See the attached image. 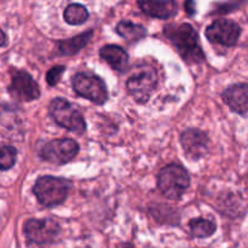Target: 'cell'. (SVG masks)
Wrapping results in <instances>:
<instances>
[{
  "label": "cell",
  "mask_w": 248,
  "mask_h": 248,
  "mask_svg": "<svg viewBox=\"0 0 248 248\" xmlns=\"http://www.w3.org/2000/svg\"><path fill=\"white\" fill-rule=\"evenodd\" d=\"M101 57L118 72H125L128 67V55L123 47L118 45L103 46L99 51Z\"/></svg>",
  "instance_id": "4fadbf2b"
},
{
  "label": "cell",
  "mask_w": 248,
  "mask_h": 248,
  "mask_svg": "<svg viewBox=\"0 0 248 248\" xmlns=\"http://www.w3.org/2000/svg\"><path fill=\"white\" fill-rule=\"evenodd\" d=\"M92 36V31H87V33H82L80 35L74 36L72 39H68V40L60 41L57 44L58 51H60L61 55L64 56H73L75 53L79 52L81 48H84L87 45V43L90 41Z\"/></svg>",
  "instance_id": "9a60e30c"
},
{
  "label": "cell",
  "mask_w": 248,
  "mask_h": 248,
  "mask_svg": "<svg viewBox=\"0 0 248 248\" xmlns=\"http://www.w3.org/2000/svg\"><path fill=\"white\" fill-rule=\"evenodd\" d=\"M189 225H190L191 235L194 237H199V239H205V237L211 236L217 229L216 223L208 219H203V218L193 219Z\"/></svg>",
  "instance_id": "e0dca14e"
},
{
  "label": "cell",
  "mask_w": 248,
  "mask_h": 248,
  "mask_svg": "<svg viewBox=\"0 0 248 248\" xmlns=\"http://www.w3.org/2000/svg\"><path fill=\"white\" fill-rule=\"evenodd\" d=\"M157 85V73L152 65L143 64L131 73L126 87L138 103H147Z\"/></svg>",
  "instance_id": "3957f363"
},
{
  "label": "cell",
  "mask_w": 248,
  "mask_h": 248,
  "mask_svg": "<svg viewBox=\"0 0 248 248\" xmlns=\"http://www.w3.org/2000/svg\"><path fill=\"white\" fill-rule=\"evenodd\" d=\"M65 68L63 65H56V67H52L46 74V81L50 86H55L60 82L61 78H62L63 73H64Z\"/></svg>",
  "instance_id": "ffe728a7"
},
{
  "label": "cell",
  "mask_w": 248,
  "mask_h": 248,
  "mask_svg": "<svg viewBox=\"0 0 248 248\" xmlns=\"http://www.w3.org/2000/svg\"><path fill=\"white\" fill-rule=\"evenodd\" d=\"M9 91L16 99L22 102H31L38 99L40 89L35 80L23 70H15L12 73Z\"/></svg>",
  "instance_id": "30bf717a"
},
{
  "label": "cell",
  "mask_w": 248,
  "mask_h": 248,
  "mask_svg": "<svg viewBox=\"0 0 248 248\" xmlns=\"http://www.w3.org/2000/svg\"><path fill=\"white\" fill-rule=\"evenodd\" d=\"M6 34L2 31V29L0 28V47H2V46L6 45Z\"/></svg>",
  "instance_id": "7402d4cb"
},
{
  "label": "cell",
  "mask_w": 248,
  "mask_h": 248,
  "mask_svg": "<svg viewBox=\"0 0 248 248\" xmlns=\"http://www.w3.org/2000/svg\"><path fill=\"white\" fill-rule=\"evenodd\" d=\"M119 248H135V247H133L132 246V245H123V246H121V247H119Z\"/></svg>",
  "instance_id": "603a6c76"
},
{
  "label": "cell",
  "mask_w": 248,
  "mask_h": 248,
  "mask_svg": "<svg viewBox=\"0 0 248 248\" xmlns=\"http://www.w3.org/2000/svg\"><path fill=\"white\" fill-rule=\"evenodd\" d=\"M186 12H188L189 15L195 14V4H194L193 1L186 2Z\"/></svg>",
  "instance_id": "44dd1931"
},
{
  "label": "cell",
  "mask_w": 248,
  "mask_h": 248,
  "mask_svg": "<svg viewBox=\"0 0 248 248\" xmlns=\"http://www.w3.org/2000/svg\"><path fill=\"white\" fill-rule=\"evenodd\" d=\"M17 150L11 145L0 144V170L6 171L11 169L16 162Z\"/></svg>",
  "instance_id": "d6986e66"
},
{
  "label": "cell",
  "mask_w": 248,
  "mask_h": 248,
  "mask_svg": "<svg viewBox=\"0 0 248 248\" xmlns=\"http://www.w3.org/2000/svg\"><path fill=\"white\" fill-rule=\"evenodd\" d=\"M73 87L79 96L96 104H103L108 99V91L103 80L87 73H78L73 78Z\"/></svg>",
  "instance_id": "8992f818"
},
{
  "label": "cell",
  "mask_w": 248,
  "mask_h": 248,
  "mask_svg": "<svg viewBox=\"0 0 248 248\" xmlns=\"http://www.w3.org/2000/svg\"><path fill=\"white\" fill-rule=\"evenodd\" d=\"M190 184V178L184 167L171 164L160 171L157 186L161 193L170 200H178L182 198Z\"/></svg>",
  "instance_id": "277c9868"
},
{
  "label": "cell",
  "mask_w": 248,
  "mask_h": 248,
  "mask_svg": "<svg viewBox=\"0 0 248 248\" xmlns=\"http://www.w3.org/2000/svg\"><path fill=\"white\" fill-rule=\"evenodd\" d=\"M240 29L239 24L232 19H216L206 29V36L213 44L223 46H234L239 40Z\"/></svg>",
  "instance_id": "9c48e42d"
},
{
  "label": "cell",
  "mask_w": 248,
  "mask_h": 248,
  "mask_svg": "<svg viewBox=\"0 0 248 248\" xmlns=\"http://www.w3.org/2000/svg\"><path fill=\"white\" fill-rule=\"evenodd\" d=\"M79 153V144L70 138L53 140L41 149V157L55 165H63L72 161Z\"/></svg>",
  "instance_id": "ba28073f"
},
{
  "label": "cell",
  "mask_w": 248,
  "mask_h": 248,
  "mask_svg": "<svg viewBox=\"0 0 248 248\" xmlns=\"http://www.w3.org/2000/svg\"><path fill=\"white\" fill-rule=\"evenodd\" d=\"M223 101L235 113L248 114V84L232 85L223 93Z\"/></svg>",
  "instance_id": "7c38bea8"
},
{
  "label": "cell",
  "mask_w": 248,
  "mask_h": 248,
  "mask_svg": "<svg viewBox=\"0 0 248 248\" xmlns=\"http://www.w3.org/2000/svg\"><path fill=\"white\" fill-rule=\"evenodd\" d=\"M89 18V11L85 6L80 4H70L64 10V19L69 24L78 26L82 24Z\"/></svg>",
  "instance_id": "ac0fdd59"
},
{
  "label": "cell",
  "mask_w": 248,
  "mask_h": 248,
  "mask_svg": "<svg viewBox=\"0 0 248 248\" xmlns=\"http://www.w3.org/2000/svg\"><path fill=\"white\" fill-rule=\"evenodd\" d=\"M181 142L186 154L191 159L203 156L208 147V138L206 133L196 128H190L182 133Z\"/></svg>",
  "instance_id": "8fae6325"
},
{
  "label": "cell",
  "mask_w": 248,
  "mask_h": 248,
  "mask_svg": "<svg viewBox=\"0 0 248 248\" xmlns=\"http://www.w3.org/2000/svg\"><path fill=\"white\" fill-rule=\"evenodd\" d=\"M144 14L155 18H170L177 14V2L174 1H138Z\"/></svg>",
  "instance_id": "5bb4252c"
},
{
  "label": "cell",
  "mask_w": 248,
  "mask_h": 248,
  "mask_svg": "<svg viewBox=\"0 0 248 248\" xmlns=\"http://www.w3.org/2000/svg\"><path fill=\"white\" fill-rule=\"evenodd\" d=\"M164 33L186 62L199 63L203 61V52L199 45L198 34L190 24L183 23L178 27H166Z\"/></svg>",
  "instance_id": "6da1fadb"
},
{
  "label": "cell",
  "mask_w": 248,
  "mask_h": 248,
  "mask_svg": "<svg viewBox=\"0 0 248 248\" xmlns=\"http://www.w3.org/2000/svg\"><path fill=\"white\" fill-rule=\"evenodd\" d=\"M116 31H118L119 35L123 36L128 43L140 41V39L147 35V29L144 27L127 21H121L116 27Z\"/></svg>",
  "instance_id": "2e32d148"
},
{
  "label": "cell",
  "mask_w": 248,
  "mask_h": 248,
  "mask_svg": "<svg viewBox=\"0 0 248 248\" xmlns=\"http://www.w3.org/2000/svg\"><path fill=\"white\" fill-rule=\"evenodd\" d=\"M70 189V182L52 176L38 178L33 188L39 202L45 207H55L67 199Z\"/></svg>",
  "instance_id": "7a4b0ae2"
},
{
  "label": "cell",
  "mask_w": 248,
  "mask_h": 248,
  "mask_svg": "<svg viewBox=\"0 0 248 248\" xmlns=\"http://www.w3.org/2000/svg\"><path fill=\"white\" fill-rule=\"evenodd\" d=\"M61 232L57 222L53 219H29L24 223L23 232L31 244L45 245L56 240Z\"/></svg>",
  "instance_id": "52a82bcc"
},
{
  "label": "cell",
  "mask_w": 248,
  "mask_h": 248,
  "mask_svg": "<svg viewBox=\"0 0 248 248\" xmlns=\"http://www.w3.org/2000/svg\"><path fill=\"white\" fill-rule=\"evenodd\" d=\"M48 109L50 115L57 125L79 135H82L86 131V123L82 115L67 99L55 98L50 103Z\"/></svg>",
  "instance_id": "5b68a950"
}]
</instances>
